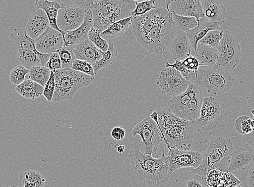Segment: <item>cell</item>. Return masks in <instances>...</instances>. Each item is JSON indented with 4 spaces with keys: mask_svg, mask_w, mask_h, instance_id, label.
Wrapping results in <instances>:
<instances>
[{
    "mask_svg": "<svg viewBox=\"0 0 254 187\" xmlns=\"http://www.w3.org/2000/svg\"><path fill=\"white\" fill-rule=\"evenodd\" d=\"M156 111L158 115L157 124L162 141L168 149L191 150L202 154L209 141L195 121L181 119L166 107H160Z\"/></svg>",
    "mask_w": 254,
    "mask_h": 187,
    "instance_id": "cell-1",
    "label": "cell"
},
{
    "mask_svg": "<svg viewBox=\"0 0 254 187\" xmlns=\"http://www.w3.org/2000/svg\"><path fill=\"white\" fill-rule=\"evenodd\" d=\"M130 162L139 179L149 186H160L167 182L172 173L169 168L170 158L163 153L161 158L144 154L136 146L130 152Z\"/></svg>",
    "mask_w": 254,
    "mask_h": 187,
    "instance_id": "cell-2",
    "label": "cell"
},
{
    "mask_svg": "<svg viewBox=\"0 0 254 187\" xmlns=\"http://www.w3.org/2000/svg\"><path fill=\"white\" fill-rule=\"evenodd\" d=\"M234 148L233 143L229 138L219 137L211 140L202 153L200 165L192 168L191 173L207 178L208 173L214 170L226 172Z\"/></svg>",
    "mask_w": 254,
    "mask_h": 187,
    "instance_id": "cell-3",
    "label": "cell"
},
{
    "mask_svg": "<svg viewBox=\"0 0 254 187\" xmlns=\"http://www.w3.org/2000/svg\"><path fill=\"white\" fill-rule=\"evenodd\" d=\"M136 1L100 0L93 1L91 10L93 28L102 32L115 22L132 17Z\"/></svg>",
    "mask_w": 254,
    "mask_h": 187,
    "instance_id": "cell-4",
    "label": "cell"
},
{
    "mask_svg": "<svg viewBox=\"0 0 254 187\" xmlns=\"http://www.w3.org/2000/svg\"><path fill=\"white\" fill-rule=\"evenodd\" d=\"M203 99L201 88L191 83L184 94L172 96L168 102L167 108L181 119L196 121L199 117Z\"/></svg>",
    "mask_w": 254,
    "mask_h": 187,
    "instance_id": "cell-5",
    "label": "cell"
},
{
    "mask_svg": "<svg viewBox=\"0 0 254 187\" xmlns=\"http://www.w3.org/2000/svg\"><path fill=\"white\" fill-rule=\"evenodd\" d=\"M53 72L56 87L53 102L71 100L78 90L90 85L94 80V77L72 69H60Z\"/></svg>",
    "mask_w": 254,
    "mask_h": 187,
    "instance_id": "cell-6",
    "label": "cell"
},
{
    "mask_svg": "<svg viewBox=\"0 0 254 187\" xmlns=\"http://www.w3.org/2000/svg\"><path fill=\"white\" fill-rule=\"evenodd\" d=\"M209 94L220 95L227 93L234 83L231 72L214 69L211 66H199L194 82Z\"/></svg>",
    "mask_w": 254,
    "mask_h": 187,
    "instance_id": "cell-7",
    "label": "cell"
},
{
    "mask_svg": "<svg viewBox=\"0 0 254 187\" xmlns=\"http://www.w3.org/2000/svg\"><path fill=\"white\" fill-rule=\"evenodd\" d=\"M228 114L226 106L220 100L209 96L203 99L199 117L195 122L202 131H213L225 125Z\"/></svg>",
    "mask_w": 254,
    "mask_h": 187,
    "instance_id": "cell-8",
    "label": "cell"
},
{
    "mask_svg": "<svg viewBox=\"0 0 254 187\" xmlns=\"http://www.w3.org/2000/svg\"><path fill=\"white\" fill-rule=\"evenodd\" d=\"M177 32L171 15L156 25L138 42L149 52L162 55L163 50Z\"/></svg>",
    "mask_w": 254,
    "mask_h": 187,
    "instance_id": "cell-9",
    "label": "cell"
},
{
    "mask_svg": "<svg viewBox=\"0 0 254 187\" xmlns=\"http://www.w3.org/2000/svg\"><path fill=\"white\" fill-rule=\"evenodd\" d=\"M133 140L139 135L142 139L138 147L144 154L153 155L157 154V149L162 141L159 126L149 116L145 118L142 121L136 125L132 131Z\"/></svg>",
    "mask_w": 254,
    "mask_h": 187,
    "instance_id": "cell-10",
    "label": "cell"
},
{
    "mask_svg": "<svg viewBox=\"0 0 254 187\" xmlns=\"http://www.w3.org/2000/svg\"><path fill=\"white\" fill-rule=\"evenodd\" d=\"M218 58L213 68L216 69L233 70L240 62L241 47L237 36L229 31L223 32V38L218 47Z\"/></svg>",
    "mask_w": 254,
    "mask_h": 187,
    "instance_id": "cell-11",
    "label": "cell"
},
{
    "mask_svg": "<svg viewBox=\"0 0 254 187\" xmlns=\"http://www.w3.org/2000/svg\"><path fill=\"white\" fill-rule=\"evenodd\" d=\"M171 15V13L166 8L159 7L143 15L132 17L131 25L137 41H140L156 25Z\"/></svg>",
    "mask_w": 254,
    "mask_h": 187,
    "instance_id": "cell-12",
    "label": "cell"
},
{
    "mask_svg": "<svg viewBox=\"0 0 254 187\" xmlns=\"http://www.w3.org/2000/svg\"><path fill=\"white\" fill-rule=\"evenodd\" d=\"M156 84L163 94L177 96L184 94L191 83L186 80L176 69L166 68L161 71Z\"/></svg>",
    "mask_w": 254,
    "mask_h": 187,
    "instance_id": "cell-13",
    "label": "cell"
},
{
    "mask_svg": "<svg viewBox=\"0 0 254 187\" xmlns=\"http://www.w3.org/2000/svg\"><path fill=\"white\" fill-rule=\"evenodd\" d=\"M86 11L78 1H74L73 4L65 5L58 12L57 24L59 28L65 33L74 31L83 23Z\"/></svg>",
    "mask_w": 254,
    "mask_h": 187,
    "instance_id": "cell-14",
    "label": "cell"
},
{
    "mask_svg": "<svg viewBox=\"0 0 254 187\" xmlns=\"http://www.w3.org/2000/svg\"><path fill=\"white\" fill-rule=\"evenodd\" d=\"M191 46L187 33L177 31L162 54L167 62H183L191 55Z\"/></svg>",
    "mask_w": 254,
    "mask_h": 187,
    "instance_id": "cell-15",
    "label": "cell"
},
{
    "mask_svg": "<svg viewBox=\"0 0 254 187\" xmlns=\"http://www.w3.org/2000/svg\"><path fill=\"white\" fill-rule=\"evenodd\" d=\"M168 155L170 158L169 168L172 173L180 168H196L200 165L202 160V153L191 150L170 149Z\"/></svg>",
    "mask_w": 254,
    "mask_h": 187,
    "instance_id": "cell-16",
    "label": "cell"
},
{
    "mask_svg": "<svg viewBox=\"0 0 254 187\" xmlns=\"http://www.w3.org/2000/svg\"><path fill=\"white\" fill-rule=\"evenodd\" d=\"M166 7L171 13L195 17L197 21L204 17L200 0H170L166 1Z\"/></svg>",
    "mask_w": 254,
    "mask_h": 187,
    "instance_id": "cell-17",
    "label": "cell"
},
{
    "mask_svg": "<svg viewBox=\"0 0 254 187\" xmlns=\"http://www.w3.org/2000/svg\"><path fill=\"white\" fill-rule=\"evenodd\" d=\"M36 50L44 54L57 52L64 46V35L57 30L50 27L35 40Z\"/></svg>",
    "mask_w": 254,
    "mask_h": 187,
    "instance_id": "cell-18",
    "label": "cell"
},
{
    "mask_svg": "<svg viewBox=\"0 0 254 187\" xmlns=\"http://www.w3.org/2000/svg\"><path fill=\"white\" fill-rule=\"evenodd\" d=\"M11 39L15 49L18 50H29L34 51L39 57L42 65H45L49 61L50 54L42 53L36 50L35 40L30 37L26 29H14L11 35Z\"/></svg>",
    "mask_w": 254,
    "mask_h": 187,
    "instance_id": "cell-19",
    "label": "cell"
},
{
    "mask_svg": "<svg viewBox=\"0 0 254 187\" xmlns=\"http://www.w3.org/2000/svg\"><path fill=\"white\" fill-rule=\"evenodd\" d=\"M50 27V21L45 12L41 9H36L30 16L26 30L30 37L36 40Z\"/></svg>",
    "mask_w": 254,
    "mask_h": 187,
    "instance_id": "cell-20",
    "label": "cell"
},
{
    "mask_svg": "<svg viewBox=\"0 0 254 187\" xmlns=\"http://www.w3.org/2000/svg\"><path fill=\"white\" fill-rule=\"evenodd\" d=\"M197 22L198 26L187 33L191 49L195 52L197 50L198 42L210 31L218 30L224 23V22H211L205 19L204 17L199 19Z\"/></svg>",
    "mask_w": 254,
    "mask_h": 187,
    "instance_id": "cell-21",
    "label": "cell"
},
{
    "mask_svg": "<svg viewBox=\"0 0 254 187\" xmlns=\"http://www.w3.org/2000/svg\"><path fill=\"white\" fill-rule=\"evenodd\" d=\"M93 27V19L91 10L86 11L82 25L73 31L66 32L64 35V46H73L88 39V33Z\"/></svg>",
    "mask_w": 254,
    "mask_h": 187,
    "instance_id": "cell-22",
    "label": "cell"
},
{
    "mask_svg": "<svg viewBox=\"0 0 254 187\" xmlns=\"http://www.w3.org/2000/svg\"><path fill=\"white\" fill-rule=\"evenodd\" d=\"M72 47L76 59L86 61L93 65L102 58L101 50L98 49L88 39Z\"/></svg>",
    "mask_w": 254,
    "mask_h": 187,
    "instance_id": "cell-23",
    "label": "cell"
},
{
    "mask_svg": "<svg viewBox=\"0 0 254 187\" xmlns=\"http://www.w3.org/2000/svg\"><path fill=\"white\" fill-rule=\"evenodd\" d=\"M201 4L204 17L211 22L225 21L227 12L225 5L219 0H202Z\"/></svg>",
    "mask_w": 254,
    "mask_h": 187,
    "instance_id": "cell-24",
    "label": "cell"
},
{
    "mask_svg": "<svg viewBox=\"0 0 254 187\" xmlns=\"http://www.w3.org/2000/svg\"><path fill=\"white\" fill-rule=\"evenodd\" d=\"M254 159V155L245 148L235 146L226 172L243 171Z\"/></svg>",
    "mask_w": 254,
    "mask_h": 187,
    "instance_id": "cell-25",
    "label": "cell"
},
{
    "mask_svg": "<svg viewBox=\"0 0 254 187\" xmlns=\"http://www.w3.org/2000/svg\"><path fill=\"white\" fill-rule=\"evenodd\" d=\"M35 5L36 9H41L45 12L48 20L50 21L51 27L62 33L64 39V35L66 33L62 31L59 28L57 19L59 10L64 7L65 4L60 1L38 0V1L35 2Z\"/></svg>",
    "mask_w": 254,
    "mask_h": 187,
    "instance_id": "cell-26",
    "label": "cell"
},
{
    "mask_svg": "<svg viewBox=\"0 0 254 187\" xmlns=\"http://www.w3.org/2000/svg\"><path fill=\"white\" fill-rule=\"evenodd\" d=\"M218 56L219 51L217 48L198 44L195 57L199 66L213 67L216 65Z\"/></svg>",
    "mask_w": 254,
    "mask_h": 187,
    "instance_id": "cell-27",
    "label": "cell"
},
{
    "mask_svg": "<svg viewBox=\"0 0 254 187\" xmlns=\"http://www.w3.org/2000/svg\"><path fill=\"white\" fill-rule=\"evenodd\" d=\"M44 87L31 80L24 81L16 86V92L27 99H35L43 94Z\"/></svg>",
    "mask_w": 254,
    "mask_h": 187,
    "instance_id": "cell-28",
    "label": "cell"
},
{
    "mask_svg": "<svg viewBox=\"0 0 254 187\" xmlns=\"http://www.w3.org/2000/svg\"><path fill=\"white\" fill-rule=\"evenodd\" d=\"M46 178L36 170L23 172L19 177L17 187H45Z\"/></svg>",
    "mask_w": 254,
    "mask_h": 187,
    "instance_id": "cell-29",
    "label": "cell"
},
{
    "mask_svg": "<svg viewBox=\"0 0 254 187\" xmlns=\"http://www.w3.org/2000/svg\"><path fill=\"white\" fill-rule=\"evenodd\" d=\"M132 17L120 20L109 26L101 34L103 39H112L123 36L128 29L131 24Z\"/></svg>",
    "mask_w": 254,
    "mask_h": 187,
    "instance_id": "cell-30",
    "label": "cell"
},
{
    "mask_svg": "<svg viewBox=\"0 0 254 187\" xmlns=\"http://www.w3.org/2000/svg\"><path fill=\"white\" fill-rule=\"evenodd\" d=\"M108 49L105 52L102 51L101 52V59L98 62L92 65L95 75L98 74V72L102 69L108 67L116 61L118 55V50L115 48L113 42L108 43Z\"/></svg>",
    "mask_w": 254,
    "mask_h": 187,
    "instance_id": "cell-31",
    "label": "cell"
},
{
    "mask_svg": "<svg viewBox=\"0 0 254 187\" xmlns=\"http://www.w3.org/2000/svg\"><path fill=\"white\" fill-rule=\"evenodd\" d=\"M172 14L174 27L177 31L188 33L190 30L198 26L197 20L195 17H186Z\"/></svg>",
    "mask_w": 254,
    "mask_h": 187,
    "instance_id": "cell-32",
    "label": "cell"
},
{
    "mask_svg": "<svg viewBox=\"0 0 254 187\" xmlns=\"http://www.w3.org/2000/svg\"><path fill=\"white\" fill-rule=\"evenodd\" d=\"M52 71L43 66H34L29 70V80L40 84L45 87L46 83L49 80Z\"/></svg>",
    "mask_w": 254,
    "mask_h": 187,
    "instance_id": "cell-33",
    "label": "cell"
},
{
    "mask_svg": "<svg viewBox=\"0 0 254 187\" xmlns=\"http://www.w3.org/2000/svg\"><path fill=\"white\" fill-rule=\"evenodd\" d=\"M17 58L21 65L29 70L34 66H42L38 55L31 50H18Z\"/></svg>",
    "mask_w": 254,
    "mask_h": 187,
    "instance_id": "cell-34",
    "label": "cell"
},
{
    "mask_svg": "<svg viewBox=\"0 0 254 187\" xmlns=\"http://www.w3.org/2000/svg\"><path fill=\"white\" fill-rule=\"evenodd\" d=\"M59 53L62 64V69H71L72 64L75 61L73 47L72 46H64L59 49Z\"/></svg>",
    "mask_w": 254,
    "mask_h": 187,
    "instance_id": "cell-35",
    "label": "cell"
},
{
    "mask_svg": "<svg viewBox=\"0 0 254 187\" xmlns=\"http://www.w3.org/2000/svg\"><path fill=\"white\" fill-rule=\"evenodd\" d=\"M223 32L221 31H218V30L211 31L198 42V44L202 46H207L217 48L219 46L223 38Z\"/></svg>",
    "mask_w": 254,
    "mask_h": 187,
    "instance_id": "cell-36",
    "label": "cell"
},
{
    "mask_svg": "<svg viewBox=\"0 0 254 187\" xmlns=\"http://www.w3.org/2000/svg\"><path fill=\"white\" fill-rule=\"evenodd\" d=\"M102 32L101 30L92 28L88 33V39L95 47L103 52L108 49L109 45L107 40L103 39L101 36Z\"/></svg>",
    "mask_w": 254,
    "mask_h": 187,
    "instance_id": "cell-37",
    "label": "cell"
},
{
    "mask_svg": "<svg viewBox=\"0 0 254 187\" xmlns=\"http://www.w3.org/2000/svg\"><path fill=\"white\" fill-rule=\"evenodd\" d=\"M252 119L249 116L239 117L235 123V129L238 134L242 135L250 134L254 131L252 126Z\"/></svg>",
    "mask_w": 254,
    "mask_h": 187,
    "instance_id": "cell-38",
    "label": "cell"
},
{
    "mask_svg": "<svg viewBox=\"0 0 254 187\" xmlns=\"http://www.w3.org/2000/svg\"><path fill=\"white\" fill-rule=\"evenodd\" d=\"M158 1H136V7L132 12V17L142 16L148 13L149 11L154 9L158 5Z\"/></svg>",
    "mask_w": 254,
    "mask_h": 187,
    "instance_id": "cell-39",
    "label": "cell"
},
{
    "mask_svg": "<svg viewBox=\"0 0 254 187\" xmlns=\"http://www.w3.org/2000/svg\"><path fill=\"white\" fill-rule=\"evenodd\" d=\"M166 68H172L176 69L180 72L181 75H182L186 80L190 83L194 82L196 79L197 75L195 72L186 69L182 62L176 61H175L174 64H170L166 62Z\"/></svg>",
    "mask_w": 254,
    "mask_h": 187,
    "instance_id": "cell-40",
    "label": "cell"
},
{
    "mask_svg": "<svg viewBox=\"0 0 254 187\" xmlns=\"http://www.w3.org/2000/svg\"><path fill=\"white\" fill-rule=\"evenodd\" d=\"M28 74L29 70L22 65H17L10 72V81L14 85L19 86L25 81V77Z\"/></svg>",
    "mask_w": 254,
    "mask_h": 187,
    "instance_id": "cell-41",
    "label": "cell"
},
{
    "mask_svg": "<svg viewBox=\"0 0 254 187\" xmlns=\"http://www.w3.org/2000/svg\"><path fill=\"white\" fill-rule=\"evenodd\" d=\"M241 174V180L245 187H254V159Z\"/></svg>",
    "mask_w": 254,
    "mask_h": 187,
    "instance_id": "cell-42",
    "label": "cell"
},
{
    "mask_svg": "<svg viewBox=\"0 0 254 187\" xmlns=\"http://www.w3.org/2000/svg\"><path fill=\"white\" fill-rule=\"evenodd\" d=\"M71 69L90 76L95 75L92 64L82 60L75 59Z\"/></svg>",
    "mask_w": 254,
    "mask_h": 187,
    "instance_id": "cell-43",
    "label": "cell"
},
{
    "mask_svg": "<svg viewBox=\"0 0 254 187\" xmlns=\"http://www.w3.org/2000/svg\"><path fill=\"white\" fill-rule=\"evenodd\" d=\"M56 87L54 72L52 71L51 77L44 87L43 93V95L48 101L52 102L54 94H55Z\"/></svg>",
    "mask_w": 254,
    "mask_h": 187,
    "instance_id": "cell-44",
    "label": "cell"
},
{
    "mask_svg": "<svg viewBox=\"0 0 254 187\" xmlns=\"http://www.w3.org/2000/svg\"><path fill=\"white\" fill-rule=\"evenodd\" d=\"M45 66L49 69L51 71H56V70L62 69L61 59H60L59 53L57 52L51 54L49 61H48Z\"/></svg>",
    "mask_w": 254,
    "mask_h": 187,
    "instance_id": "cell-45",
    "label": "cell"
},
{
    "mask_svg": "<svg viewBox=\"0 0 254 187\" xmlns=\"http://www.w3.org/2000/svg\"><path fill=\"white\" fill-rule=\"evenodd\" d=\"M185 187H210L207 184V178L193 175L187 181Z\"/></svg>",
    "mask_w": 254,
    "mask_h": 187,
    "instance_id": "cell-46",
    "label": "cell"
},
{
    "mask_svg": "<svg viewBox=\"0 0 254 187\" xmlns=\"http://www.w3.org/2000/svg\"><path fill=\"white\" fill-rule=\"evenodd\" d=\"M182 63L186 69L194 71L197 75L199 64L195 57L190 56L187 57L184 60Z\"/></svg>",
    "mask_w": 254,
    "mask_h": 187,
    "instance_id": "cell-47",
    "label": "cell"
},
{
    "mask_svg": "<svg viewBox=\"0 0 254 187\" xmlns=\"http://www.w3.org/2000/svg\"><path fill=\"white\" fill-rule=\"evenodd\" d=\"M243 143L245 148L254 155V131L244 137Z\"/></svg>",
    "mask_w": 254,
    "mask_h": 187,
    "instance_id": "cell-48",
    "label": "cell"
},
{
    "mask_svg": "<svg viewBox=\"0 0 254 187\" xmlns=\"http://www.w3.org/2000/svg\"><path fill=\"white\" fill-rule=\"evenodd\" d=\"M111 136L114 140L120 141L123 140L126 136V131L120 127H116L113 129Z\"/></svg>",
    "mask_w": 254,
    "mask_h": 187,
    "instance_id": "cell-49",
    "label": "cell"
},
{
    "mask_svg": "<svg viewBox=\"0 0 254 187\" xmlns=\"http://www.w3.org/2000/svg\"><path fill=\"white\" fill-rule=\"evenodd\" d=\"M111 150H113L118 155H123L125 153L126 147L124 144L117 143L114 144L113 149Z\"/></svg>",
    "mask_w": 254,
    "mask_h": 187,
    "instance_id": "cell-50",
    "label": "cell"
},
{
    "mask_svg": "<svg viewBox=\"0 0 254 187\" xmlns=\"http://www.w3.org/2000/svg\"><path fill=\"white\" fill-rule=\"evenodd\" d=\"M17 187L15 186H4V187Z\"/></svg>",
    "mask_w": 254,
    "mask_h": 187,
    "instance_id": "cell-51",
    "label": "cell"
},
{
    "mask_svg": "<svg viewBox=\"0 0 254 187\" xmlns=\"http://www.w3.org/2000/svg\"><path fill=\"white\" fill-rule=\"evenodd\" d=\"M253 116H254V109H253V110H252L251 111Z\"/></svg>",
    "mask_w": 254,
    "mask_h": 187,
    "instance_id": "cell-52",
    "label": "cell"
},
{
    "mask_svg": "<svg viewBox=\"0 0 254 187\" xmlns=\"http://www.w3.org/2000/svg\"><path fill=\"white\" fill-rule=\"evenodd\" d=\"M241 187V186L240 185V186H237V187Z\"/></svg>",
    "mask_w": 254,
    "mask_h": 187,
    "instance_id": "cell-53",
    "label": "cell"
}]
</instances>
